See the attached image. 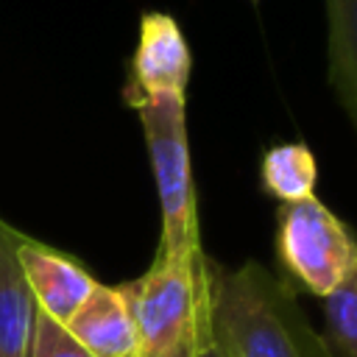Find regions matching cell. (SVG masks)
<instances>
[{
  "instance_id": "1",
  "label": "cell",
  "mask_w": 357,
  "mask_h": 357,
  "mask_svg": "<svg viewBox=\"0 0 357 357\" xmlns=\"http://www.w3.org/2000/svg\"><path fill=\"white\" fill-rule=\"evenodd\" d=\"M206 329L223 357H332L290 284L259 262H206Z\"/></svg>"
},
{
  "instance_id": "2",
  "label": "cell",
  "mask_w": 357,
  "mask_h": 357,
  "mask_svg": "<svg viewBox=\"0 0 357 357\" xmlns=\"http://www.w3.org/2000/svg\"><path fill=\"white\" fill-rule=\"evenodd\" d=\"M145 148L151 156V170L162 206V240L156 254L195 257L201 254L195 192L190 176V148H187V120L184 95H151L137 100Z\"/></svg>"
},
{
  "instance_id": "3",
  "label": "cell",
  "mask_w": 357,
  "mask_h": 357,
  "mask_svg": "<svg viewBox=\"0 0 357 357\" xmlns=\"http://www.w3.org/2000/svg\"><path fill=\"white\" fill-rule=\"evenodd\" d=\"M137 329V357L167 354L206 310V257L156 254L151 268L120 284Z\"/></svg>"
},
{
  "instance_id": "4",
  "label": "cell",
  "mask_w": 357,
  "mask_h": 357,
  "mask_svg": "<svg viewBox=\"0 0 357 357\" xmlns=\"http://www.w3.org/2000/svg\"><path fill=\"white\" fill-rule=\"evenodd\" d=\"M276 254L307 293L324 298L357 268V240L315 195L287 201L276 212Z\"/></svg>"
},
{
  "instance_id": "5",
  "label": "cell",
  "mask_w": 357,
  "mask_h": 357,
  "mask_svg": "<svg viewBox=\"0 0 357 357\" xmlns=\"http://www.w3.org/2000/svg\"><path fill=\"white\" fill-rule=\"evenodd\" d=\"M190 47L170 14L148 11L139 20V39L131 59L126 103L134 106L151 95H184L190 81Z\"/></svg>"
},
{
  "instance_id": "6",
  "label": "cell",
  "mask_w": 357,
  "mask_h": 357,
  "mask_svg": "<svg viewBox=\"0 0 357 357\" xmlns=\"http://www.w3.org/2000/svg\"><path fill=\"white\" fill-rule=\"evenodd\" d=\"M20 265L36 307L59 324H67L98 284L78 259L31 237H22L20 243Z\"/></svg>"
},
{
  "instance_id": "7",
  "label": "cell",
  "mask_w": 357,
  "mask_h": 357,
  "mask_svg": "<svg viewBox=\"0 0 357 357\" xmlns=\"http://www.w3.org/2000/svg\"><path fill=\"white\" fill-rule=\"evenodd\" d=\"M64 329L92 357H137V329L120 287L98 282Z\"/></svg>"
},
{
  "instance_id": "8",
  "label": "cell",
  "mask_w": 357,
  "mask_h": 357,
  "mask_svg": "<svg viewBox=\"0 0 357 357\" xmlns=\"http://www.w3.org/2000/svg\"><path fill=\"white\" fill-rule=\"evenodd\" d=\"M22 231L0 218V357H28L36 301L20 265Z\"/></svg>"
},
{
  "instance_id": "9",
  "label": "cell",
  "mask_w": 357,
  "mask_h": 357,
  "mask_svg": "<svg viewBox=\"0 0 357 357\" xmlns=\"http://www.w3.org/2000/svg\"><path fill=\"white\" fill-rule=\"evenodd\" d=\"M329 84L357 131V0H324Z\"/></svg>"
},
{
  "instance_id": "10",
  "label": "cell",
  "mask_w": 357,
  "mask_h": 357,
  "mask_svg": "<svg viewBox=\"0 0 357 357\" xmlns=\"http://www.w3.org/2000/svg\"><path fill=\"white\" fill-rule=\"evenodd\" d=\"M259 181L265 192H271L282 204L315 195L318 165H315L312 151L301 142H282V145L268 148L262 153Z\"/></svg>"
},
{
  "instance_id": "11",
  "label": "cell",
  "mask_w": 357,
  "mask_h": 357,
  "mask_svg": "<svg viewBox=\"0 0 357 357\" xmlns=\"http://www.w3.org/2000/svg\"><path fill=\"white\" fill-rule=\"evenodd\" d=\"M324 318L332 357H357V268L343 284L324 296Z\"/></svg>"
},
{
  "instance_id": "12",
  "label": "cell",
  "mask_w": 357,
  "mask_h": 357,
  "mask_svg": "<svg viewBox=\"0 0 357 357\" xmlns=\"http://www.w3.org/2000/svg\"><path fill=\"white\" fill-rule=\"evenodd\" d=\"M28 357H92V354L84 346H78V340L64 329V324H59L56 318H50L36 307Z\"/></svg>"
},
{
  "instance_id": "13",
  "label": "cell",
  "mask_w": 357,
  "mask_h": 357,
  "mask_svg": "<svg viewBox=\"0 0 357 357\" xmlns=\"http://www.w3.org/2000/svg\"><path fill=\"white\" fill-rule=\"evenodd\" d=\"M204 324H206V310H204V315H201V321L190 329V332H184L181 337H178V343L167 351V354H162V357H195V349H198V337H201V329H204Z\"/></svg>"
},
{
  "instance_id": "14",
  "label": "cell",
  "mask_w": 357,
  "mask_h": 357,
  "mask_svg": "<svg viewBox=\"0 0 357 357\" xmlns=\"http://www.w3.org/2000/svg\"><path fill=\"white\" fill-rule=\"evenodd\" d=\"M195 357H223V354L218 351V346L212 343L206 324H204V329H201V337H198V349H195Z\"/></svg>"
}]
</instances>
